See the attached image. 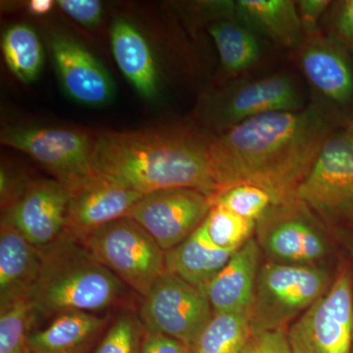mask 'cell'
<instances>
[{"instance_id":"6da1fadb","label":"cell","mask_w":353,"mask_h":353,"mask_svg":"<svg viewBox=\"0 0 353 353\" xmlns=\"http://www.w3.org/2000/svg\"><path fill=\"white\" fill-rule=\"evenodd\" d=\"M333 132L331 114L311 103L299 111L263 114L211 136L218 194L248 183L270 192L275 203L296 199Z\"/></svg>"},{"instance_id":"7a4b0ae2","label":"cell","mask_w":353,"mask_h":353,"mask_svg":"<svg viewBox=\"0 0 353 353\" xmlns=\"http://www.w3.org/2000/svg\"><path fill=\"white\" fill-rule=\"evenodd\" d=\"M210 145L211 134L188 128L101 132L95 134L94 170L141 194L192 189L215 197Z\"/></svg>"},{"instance_id":"3957f363","label":"cell","mask_w":353,"mask_h":353,"mask_svg":"<svg viewBox=\"0 0 353 353\" xmlns=\"http://www.w3.org/2000/svg\"><path fill=\"white\" fill-rule=\"evenodd\" d=\"M41 252V269L29 303L32 314L66 312L97 314L131 307L136 294L90 254L75 236L64 233ZM137 296V294H136Z\"/></svg>"},{"instance_id":"277c9868","label":"cell","mask_w":353,"mask_h":353,"mask_svg":"<svg viewBox=\"0 0 353 353\" xmlns=\"http://www.w3.org/2000/svg\"><path fill=\"white\" fill-rule=\"evenodd\" d=\"M303 94L292 76L271 74L238 79L201 95L194 118L211 136L238 126L257 116L303 109Z\"/></svg>"},{"instance_id":"5b68a950","label":"cell","mask_w":353,"mask_h":353,"mask_svg":"<svg viewBox=\"0 0 353 353\" xmlns=\"http://www.w3.org/2000/svg\"><path fill=\"white\" fill-rule=\"evenodd\" d=\"M329 272L318 265L267 261L257 275L250 319L253 332L285 329L328 290Z\"/></svg>"},{"instance_id":"8992f818","label":"cell","mask_w":353,"mask_h":353,"mask_svg":"<svg viewBox=\"0 0 353 353\" xmlns=\"http://www.w3.org/2000/svg\"><path fill=\"white\" fill-rule=\"evenodd\" d=\"M78 240L137 296H145L166 272V252L132 218L113 221Z\"/></svg>"},{"instance_id":"52a82bcc","label":"cell","mask_w":353,"mask_h":353,"mask_svg":"<svg viewBox=\"0 0 353 353\" xmlns=\"http://www.w3.org/2000/svg\"><path fill=\"white\" fill-rule=\"evenodd\" d=\"M0 139L2 145L36 160L70 192L97 175L95 136L88 132L59 127H9L2 130Z\"/></svg>"},{"instance_id":"ba28073f","label":"cell","mask_w":353,"mask_h":353,"mask_svg":"<svg viewBox=\"0 0 353 353\" xmlns=\"http://www.w3.org/2000/svg\"><path fill=\"white\" fill-rule=\"evenodd\" d=\"M254 233L261 252L275 263L317 265L331 252L324 226L297 199L272 204L256 221Z\"/></svg>"},{"instance_id":"9c48e42d","label":"cell","mask_w":353,"mask_h":353,"mask_svg":"<svg viewBox=\"0 0 353 353\" xmlns=\"http://www.w3.org/2000/svg\"><path fill=\"white\" fill-rule=\"evenodd\" d=\"M294 353H352L353 270L339 266L328 290L290 325Z\"/></svg>"},{"instance_id":"30bf717a","label":"cell","mask_w":353,"mask_h":353,"mask_svg":"<svg viewBox=\"0 0 353 353\" xmlns=\"http://www.w3.org/2000/svg\"><path fill=\"white\" fill-rule=\"evenodd\" d=\"M141 299L138 313L145 330L166 334L188 347L213 315L203 290L168 272Z\"/></svg>"},{"instance_id":"8fae6325","label":"cell","mask_w":353,"mask_h":353,"mask_svg":"<svg viewBox=\"0 0 353 353\" xmlns=\"http://www.w3.org/2000/svg\"><path fill=\"white\" fill-rule=\"evenodd\" d=\"M213 205V196L201 190H157L141 197L129 218L139 223L164 252H168L201 226Z\"/></svg>"},{"instance_id":"7c38bea8","label":"cell","mask_w":353,"mask_h":353,"mask_svg":"<svg viewBox=\"0 0 353 353\" xmlns=\"http://www.w3.org/2000/svg\"><path fill=\"white\" fill-rule=\"evenodd\" d=\"M294 197L324 213L353 208V148L343 130L330 134Z\"/></svg>"},{"instance_id":"4fadbf2b","label":"cell","mask_w":353,"mask_h":353,"mask_svg":"<svg viewBox=\"0 0 353 353\" xmlns=\"http://www.w3.org/2000/svg\"><path fill=\"white\" fill-rule=\"evenodd\" d=\"M297 61L317 101L331 114L353 103V62L350 51L322 32L304 37Z\"/></svg>"},{"instance_id":"5bb4252c","label":"cell","mask_w":353,"mask_h":353,"mask_svg":"<svg viewBox=\"0 0 353 353\" xmlns=\"http://www.w3.org/2000/svg\"><path fill=\"white\" fill-rule=\"evenodd\" d=\"M70 192L54 179L32 180L6 214L26 240L39 250L59 240L66 230Z\"/></svg>"},{"instance_id":"9a60e30c","label":"cell","mask_w":353,"mask_h":353,"mask_svg":"<svg viewBox=\"0 0 353 353\" xmlns=\"http://www.w3.org/2000/svg\"><path fill=\"white\" fill-rule=\"evenodd\" d=\"M70 194L65 233L77 239L113 221L129 217L145 196L99 174Z\"/></svg>"},{"instance_id":"2e32d148","label":"cell","mask_w":353,"mask_h":353,"mask_svg":"<svg viewBox=\"0 0 353 353\" xmlns=\"http://www.w3.org/2000/svg\"><path fill=\"white\" fill-rule=\"evenodd\" d=\"M50 48L62 87L73 101L99 108L113 99L115 85L110 74L83 44L55 34Z\"/></svg>"},{"instance_id":"e0dca14e","label":"cell","mask_w":353,"mask_h":353,"mask_svg":"<svg viewBox=\"0 0 353 353\" xmlns=\"http://www.w3.org/2000/svg\"><path fill=\"white\" fill-rule=\"evenodd\" d=\"M41 269V252L8 217L0 225V310L29 301Z\"/></svg>"},{"instance_id":"ac0fdd59","label":"cell","mask_w":353,"mask_h":353,"mask_svg":"<svg viewBox=\"0 0 353 353\" xmlns=\"http://www.w3.org/2000/svg\"><path fill=\"white\" fill-rule=\"evenodd\" d=\"M261 250L254 238L234 253L205 289L213 312L250 311Z\"/></svg>"},{"instance_id":"d6986e66","label":"cell","mask_w":353,"mask_h":353,"mask_svg":"<svg viewBox=\"0 0 353 353\" xmlns=\"http://www.w3.org/2000/svg\"><path fill=\"white\" fill-rule=\"evenodd\" d=\"M111 48L123 75L143 99H153L158 92L157 61L141 31L124 18L111 26Z\"/></svg>"},{"instance_id":"ffe728a7","label":"cell","mask_w":353,"mask_h":353,"mask_svg":"<svg viewBox=\"0 0 353 353\" xmlns=\"http://www.w3.org/2000/svg\"><path fill=\"white\" fill-rule=\"evenodd\" d=\"M110 320L95 313L66 312L28 336L31 353H87Z\"/></svg>"},{"instance_id":"44dd1931","label":"cell","mask_w":353,"mask_h":353,"mask_svg":"<svg viewBox=\"0 0 353 353\" xmlns=\"http://www.w3.org/2000/svg\"><path fill=\"white\" fill-rule=\"evenodd\" d=\"M234 252L214 245L201 225L189 238L165 253V268L205 292Z\"/></svg>"},{"instance_id":"7402d4cb","label":"cell","mask_w":353,"mask_h":353,"mask_svg":"<svg viewBox=\"0 0 353 353\" xmlns=\"http://www.w3.org/2000/svg\"><path fill=\"white\" fill-rule=\"evenodd\" d=\"M234 17L261 39L296 48L304 38L303 26L292 0H238Z\"/></svg>"},{"instance_id":"603a6c76","label":"cell","mask_w":353,"mask_h":353,"mask_svg":"<svg viewBox=\"0 0 353 353\" xmlns=\"http://www.w3.org/2000/svg\"><path fill=\"white\" fill-rule=\"evenodd\" d=\"M208 32L219 53L225 74L236 77L254 68L263 55L262 39L233 15L213 21Z\"/></svg>"},{"instance_id":"cb8c5ba5","label":"cell","mask_w":353,"mask_h":353,"mask_svg":"<svg viewBox=\"0 0 353 353\" xmlns=\"http://www.w3.org/2000/svg\"><path fill=\"white\" fill-rule=\"evenodd\" d=\"M250 311L213 312L189 347V353H241L252 336Z\"/></svg>"},{"instance_id":"d4e9b609","label":"cell","mask_w":353,"mask_h":353,"mask_svg":"<svg viewBox=\"0 0 353 353\" xmlns=\"http://www.w3.org/2000/svg\"><path fill=\"white\" fill-rule=\"evenodd\" d=\"M1 48L7 66L20 81L30 83L38 79L43 68V48L32 27H9L2 37Z\"/></svg>"},{"instance_id":"484cf974","label":"cell","mask_w":353,"mask_h":353,"mask_svg":"<svg viewBox=\"0 0 353 353\" xmlns=\"http://www.w3.org/2000/svg\"><path fill=\"white\" fill-rule=\"evenodd\" d=\"M255 225L256 222L254 221L245 219L227 209L213 205L201 226L218 248L236 252L252 238Z\"/></svg>"},{"instance_id":"4316f807","label":"cell","mask_w":353,"mask_h":353,"mask_svg":"<svg viewBox=\"0 0 353 353\" xmlns=\"http://www.w3.org/2000/svg\"><path fill=\"white\" fill-rule=\"evenodd\" d=\"M145 332L139 313L122 309L110 320L92 353H141Z\"/></svg>"},{"instance_id":"83f0119b","label":"cell","mask_w":353,"mask_h":353,"mask_svg":"<svg viewBox=\"0 0 353 353\" xmlns=\"http://www.w3.org/2000/svg\"><path fill=\"white\" fill-rule=\"evenodd\" d=\"M213 203L241 217L256 222L267 209L275 203V201L266 190L243 183L218 194L213 199Z\"/></svg>"},{"instance_id":"f1b7e54d","label":"cell","mask_w":353,"mask_h":353,"mask_svg":"<svg viewBox=\"0 0 353 353\" xmlns=\"http://www.w3.org/2000/svg\"><path fill=\"white\" fill-rule=\"evenodd\" d=\"M29 301H21L0 310V353H31L28 345L32 318Z\"/></svg>"},{"instance_id":"f546056e","label":"cell","mask_w":353,"mask_h":353,"mask_svg":"<svg viewBox=\"0 0 353 353\" xmlns=\"http://www.w3.org/2000/svg\"><path fill=\"white\" fill-rule=\"evenodd\" d=\"M329 38L353 52V0L332 2L329 8Z\"/></svg>"},{"instance_id":"4dcf8cb0","label":"cell","mask_w":353,"mask_h":353,"mask_svg":"<svg viewBox=\"0 0 353 353\" xmlns=\"http://www.w3.org/2000/svg\"><path fill=\"white\" fill-rule=\"evenodd\" d=\"M32 179L12 167L2 165L0 169V205L6 214L19 201Z\"/></svg>"},{"instance_id":"1f68e13d","label":"cell","mask_w":353,"mask_h":353,"mask_svg":"<svg viewBox=\"0 0 353 353\" xmlns=\"http://www.w3.org/2000/svg\"><path fill=\"white\" fill-rule=\"evenodd\" d=\"M241 353H294L287 330L253 332Z\"/></svg>"},{"instance_id":"d6a6232c","label":"cell","mask_w":353,"mask_h":353,"mask_svg":"<svg viewBox=\"0 0 353 353\" xmlns=\"http://www.w3.org/2000/svg\"><path fill=\"white\" fill-rule=\"evenodd\" d=\"M57 6L65 14L85 27H94L101 21L103 8L97 0H59Z\"/></svg>"},{"instance_id":"836d02e7","label":"cell","mask_w":353,"mask_h":353,"mask_svg":"<svg viewBox=\"0 0 353 353\" xmlns=\"http://www.w3.org/2000/svg\"><path fill=\"white\" fill-rule=\"evenodd\" d=\"M332 1L329 0H301L296 1L297 12L304 32V37L312 36L321 32L319 27L323 16L329 10Z\"/></svg>"},{"instance_id":"e575fe53","label":"cell","mask_w":353,"mask_h":353,"mask_svg":"<svg viewBox=\"0 0 353 353\" xmlns=\"http://www.w3.org/2000/svg\"><path fill=\"white\" fill-rule=\"evenodd\" d=\"M141 353H189V347L166 334L145 330Z\"/></svg>"},{"instance_id":"d590c367","label":"cell","mask_w":353,"mask_h":353,"mask_svg":"<svg viewBox=\"0 0 353 353\" xmlns=\"http://www.w3.org/2000/svg\"><path fill=\"white\" fill-rule=\"evenodd\" d=\"M54 6V2L51 0H32L30 2L28 9L29 12L37 16H43L50 13Z\"/></svg>"},{"instance_id":"8d00e7d4","label":"cell","mask_w":353,"mask_h":353,"mask_svg":"<svg viewBox=\"0 0 353 353\" xmlns=\"http://www.w3.org/2000/svg\"><path fill=\"white\" fill-rule=\"evenodd\" d=\"M343 130L353 148V119L350 120Z\"/></svg>"},{"instance_id":"74e56055","label":"cell","mask_w":353,"mask_h":353,"mask_svg":"<svg viewBox=\"0 0 353 353\" xmlns=\"http://www.w3.org/2000/svg\"><path fill=\"white\" fill-rule=\"evenodd\" d=\"M345 245H347V250L350 253V257H352L353 262V236H347L345 239Z\"/></svg>"},{"instance_id":"f35d334b","label":"cell","mask_w":353,"mask_h":353,"mask_svg":"<svg viewBox=\"0 0 353 353\" xmlns=\"http://www.w3.org/2000/svg\"><path fill=\"white\" fill-rule=\"evenodd\" d=\"M352 353H353V343H352Z\"/></svg>"}]
</instances>
